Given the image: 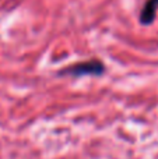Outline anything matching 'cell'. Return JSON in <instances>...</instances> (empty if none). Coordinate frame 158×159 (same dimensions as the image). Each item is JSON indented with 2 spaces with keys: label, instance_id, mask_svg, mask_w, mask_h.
<instances>
[{
  "label": "cell",
  "instance_id": "2",
  "mask_svg": "<svg viewBox=\"0 0 158 159\" xmlns=\"http://www.w3.org/2000/svg\"><path fill=\"white\" fill-rule=\"evenodd\" d=\"M158 8V0H147V3L144 4L142 13H140V21L143 24H151L156 18V13Z\"/></svg>",
  "mask_w": 158,
  "mask_h": 159
},
{
  "label": "cell",
  "instance_id": "1",
  "mask_svg": "<svg viewBox=\"0 0 158 159\" xmlns=\"http://www.w3.org/2000/svg\"><path fill=\"white\" fill-rule=\"evenodd\" d=\"M104 71V64L100 63L98 60L86 61V63L74 64L67 69H64L60 74L67 75H88V74H101Z\"/></svg>",
  "mask_w": 158,
  "mask_h": 159
}]
</instances>
